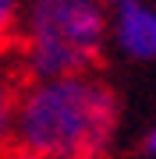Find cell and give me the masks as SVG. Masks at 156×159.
Masks as SVG:
<instances>
[{
  "mask_svg": "<svg viewBox=\"0 0 156 159\" xmlns=\"http://www.w3.org/2000/svg\"><path fill=\"white\" fill-rule=\"evenodd\" d=\"M117 131V96L92 74L29 81L18 89L14 159H103Z\"/></svg>",
  "mask_w": 156,
  "mask_h": 159,
  "instance_id": "obj_1",
  "label": "cell"
},
{
  "mask_svg": "<svg viewBox=\"0 0 156 159\" xmlns=\"http://www.w3.org/2000/svg\"><path fill=\"white\" fill-rule=\"evenodd\" d=\"M110 14L103 0H21V64L32 81L89 74L103 60Z\"/></svg>",
  "mask_w": 156,
  "mask_h": 159,
  "instance_id": "obj_2",
  "label": "cell"
},
{
  "mask_svg": "<svg viewBox=\"0 0 156 159\" xmlns=\"http://www.w3.org/2000/svg\"><path fill=\"white\" fill-rule=\"evenodd\" d=\"M110 39L128 60L139 64H156V7L131 0L117 7L110 21Z\"/></svg>",
  "mask_w": 156,
  "mask_h": 159,
  "instance_id": "obj_3",
  "label": "cell"
},
{
  "mask_svg": "<svg viewBox=\"0 0 156 159\" xmlns=\"http://www.w3.org/2000/svg\"><path fill=\"white\" fill-rule=\"evenodd\" d=\"M14 102H18V89H14V81L0 71V145H7V138H11Z\"/></svg>",
  "mask_w": 156,
  "mask_h": 159,
  "instance_id": "obj_4",
  "label": "cell"
},
{
  "mask_svg": "<svg viewBox=\"0 0 156 159\" xmlns=\"http://www.w3.org/2000/svg\"><path fill=\"white\" fill-rule=\"evenodd\" d=\"M18 21H21V0H0V50H7L18 39Z\"/></svg>",
  "mask_w": 156,
  "mask_h": 159,
  "instance_id": "obj_5",
  "label": "cell"
},
{
  "mask_svg": "<svg viewBox=\"0 0 156 159\" xmlns=\"http://www.w3.org/2000/svg\"><path fill=\"white\" fill-rule=\"evenodd\" d=\"M142 156H149V159H156V127H153L149 134L142 138Z\"/></svg>",
  "mask_w": 156,
  "mask_h": 159,
  "instance_id": "obj_6",
  "label": "cell"
},
{
  "mask_svg": "<svg viewBox=\"0 0 156 159\" xmlns=\"http://www.w3.org/2000/svg\"><path fill=\"white\" fill-rule=\"evenodd\" d=\"M103 4H114V7H124V4H131V0H103Z\"/></svg>",
  "mask_w": 156,
  "mask_h": 159,
  "instance_id": "obj_7",
  "label": "cell"
}]
</instances>
